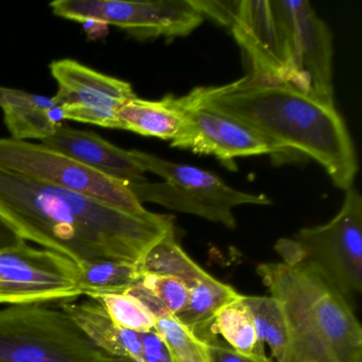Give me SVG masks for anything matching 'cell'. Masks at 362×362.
Here are the masks:
<instances>
[{"label": "cell", "mask_w": 362, "mask_h": 362, "mask_svg": "<svg viewBox=\"0 0 362 362\" xmlns=\"http://www.w3.org/2000/svg\"><path fill=\"white\" fill-rule=\"evenodd\" d=\"M0 219L33 241L82 264H139L175 228L173 217L136 215L77 192L0 168Z\"/></svg>", "instance_id": "obj_1"}, {"label": "cell", "mask_w": 362, "mask_h": 362, "mask_svg": "<svg viewBox=\"0 0 362 362\" xmlns=\"http://www.w3.org/2000/svg\"><path fill=\"white\" fill-rule=\"evenodd\" d=\"M184 97L245 124L279 154L296 151L321 165L336 187H353L358 160L353 139L334 103L277 80L245 76L221 86H200Z\"/></svg>", "instance_id": "obj_2"}, {"label": "cell", "mask_w": 362, "mask_h": 362, "mask_svg": "<svg viewBox=\"0 0 362 362\" xmlns=\"http://www.w3.org/2000/svg\"><path fill=\"white\" fill-rule=\"evenodd\" d=\"M287 324L283 362H362V328L354 306L319 274L283 262L256 268Z\"/></svg>", "instance_id": "obj_3"}, {"label": "cell", "mask_w": 362, "mask_h": 362, "mask_svg": "<svg viewBox=\"0 0 362 362\" xmlns=\"http://www.w3.org/2000/svg\"><path fill=\"white\" fill-rule=\"evenodd\" d=\"M281 262L309 269L338 290L351 305L362 291V199L345 190L342 206L321 226L300 228L274 247Z\"/></svg>", "instance_id": "obj_4"}, {"label": "cell", "mask_w": 362, "mask_h": 362, "mask_svg": "<svg viewBox=\"0 0 362 362\" xmlns=\"http://www.w3.org/2000/svg\"><path fill=\"white\" fill-rule=\"evenodd\" d=\"M145 173L162 177L160 182H129L137 200L156 203L171 211L198 216L230 230L236 228L234 209L241 205H270L264 194L235 189L211 171L177 164L154 154L135 150Z\"/></svg>", "instance_id": "obj_5"}, {"label": "cell", "mask_w": 362, "mask_h": 362, "mask_svg": "<svg viewBox=\"0 0 362 362\" xmlns=\"http://www.w3.org/2000/svg\"><path fill=\"white\" fill-rule=\"evenodd\" d=\"M63 309L44 304L0 309V362H110Z\"/></svg>", "instance_id": "obj_6"}, {"label": "cell", "mask_w": 362, "mask_h": 362, "mask_svg": "<svg viewBox=\"0 0 362 362\" xmlns=\"http://www.w3.org/2000/svg\"><path fill=\"white\" fill-rule=\"evenodd\" d=\"M0 168L83 194L129 213H149L129 187V182L99 173L42 144L0 139Z\"/></svg>", "instance_id": "obj_7"}, {"label": "cell", "mask_w": 362, "mask_h": 362, "mask_svg": "<svg viewBox=\"0 0 362 362\" xmlns=\"http://www.w3.org/2000/svg\"><path fill=\"white\" fill-rule=\"evenodd\" d=\"M283 45L287 83L334 103L332 35L306 0H271Z\"/></svg>", "instance_id": "obj_8"}, {"label": "cell", "mask_w": 362, "mask_h": 362, "mask_svg": "<svg viewBox=\"0 0 362 362\" xmlns=\"http://www.w3.org/2000/svg\"><path fill=\"white\" fill-rule=\"evenodd\" d=\"M49 6L59 18L117 27L139 40L186 37L204 21L192 0H57Z\"/></svg>", "instance_id": "obj_9"}, {"label": "cell", "mask_w": 362, "mask_h": 362, "mask_svg": "<svg viewBox=\"0 0 362 362\" xmlns=\"http://www.w3.org/2000/svg\"><path fill=\"white\" fill-rule=\"evenodd\" d=\"M80 296L79 268L69 258L26 241L0 250V304L71 302Z\"/></svg>", "instance_id": "obj_10"}, {"label": "cell", "mask_w": 362, "mask_h": 362, "mask_svg": "<svg viewBox=\"0 0 362 362\" xmlns=\"http://www.w3.org/2000/svg\"><path fill=\"white\" fill-rule=\"evenodd\" d=\"M49 69L58 83L54 99L62 119L118 129V111L136 97L129 82L71 59L54 61Z\"/></svg>", "instance_id": "obj_11"}, {"label": "cell", "mask_w": 362, "mask_h": 362, "mask_svg": "<svg viewBox=\"0 0 362 362\" xmlns=\"http://www.w3.org/2000/svg\"><path fill=\"white\" fill-rule=\"evenodd\" d=\"M183 99L186 122L170 146L196 154L213 156L223 163L237 158L279 154L257 133L228 116L211 110L192 107Z\"/></svg>", "instance_id": "obj_12"}, {"label": "cell", "mask_w": 362, "mask_h": 362, "mask_svg": "<svg viewBox=\"0 0 362 362\" xmlns=\"http://www.w3.org/2000/svg\"><path fill=\"white\" fill-rule=\"evenodd\" d=\"M251 75L287 82L285 54L271 0H241L230 28Z\"/></svg>", "instance_id": "obj_13"}, {"label": "cell", "mask_w": 362, "mask_h": 362, "mask_svg": "<svg viewBox=\"0 0 362 362\" xmlns=\"http://www.w3.org/2000/svg\"><path fill=\"white\" fill-rule=\"evenodd\" d=\"M42 145L62 152L90 168L126 182L145 181V170L135 150H124L105 141L96 133L77 130L61 124Z\"/></svg>", "instance_id": "obj_14"}, {"label": "cell", "mask_w": 362, "mask_h": 362, "mask_svg": "<svg viewBox=\"0 0 362 362\" xmlns=\"http://www.w3.org/2000/svg\"><path fill=\"white\" fill-rule=\"evenodd\" d=\"M186 112L182 97L168 95L160 100H145L136 96L118 111V129L171 143L183 130Z\"/></svg>", "instance_id": "obj_15"}, {"label": "cell", "mask_w": 362, "mask_h": 362, "mask_svg": "<svg viewBox=\"0 0 362 362\" xmlns=\"http://www.w3.org/2000/svg\"><path fill=\"white\" fill-rule=\"evenodd\" d=\"M243 296L232 286L211 275L189 289L187 304L173 317L200 338L213 330L214 320L220 310Z\"/></svg>", "instance_id": "obj_16"}, {"label": "cell", "mask_w": 362, "mask_h": 362, "mask_svg": "<svg viewBox=\"0 0 362 362\" xmlns=\"http://www.w3.org/2000/svg\"><path fill=\"white\" fill-rule=\"evenodd\" d=\"M139 267L144 274L166 275L180 279L188 290L211 276L177 243L175 228L147 252Z\"/></svg>", "instance_id": "obj_17"}, {"label": "cell", "mask_w": 362, "mask_h": 362, "mask_svg": "<svg viewBox=\"0 0 362 362\" xmlns=\"http://www.w3.org/2000/svg\"><path fill=\"white\" fill-rule=\"evenodd\" d=\"M243 298L224 307L216 315L213 323L214 334L221 337L226 345L245 357L258 362H273L267 356L264 346L258 339Z\"/></svg>", "instance_id": "obj_18"}, {"label": "cell", "mask_w": 362, "mask_h": 362, "mask_svg": "<svg viewBox=\"0 0 362 362\" xmlns=\"http://www.w3.org/2000/svg\"><path fill=\"white\" fill-rule=\"evenodd\" d=\"M82 296L126 292L143 277L139 264L120 260H96L77 264Z\"/></svg>", "instance_id": "obj_19"}, {"label": "cell", "mask_w": 362, "mask_h": 362, "mask_svg": "<svg viewBox=\"0 0 362 362\" xmlns=\"http://www.w3.org/2000/svg\"><path fill=\"white\" fill-rule=\"evenodd\" d=\"M256 334L262 345H268L273 362H283L288 346L287 324L279 303L272 296H243Z\"/></svg>", "instance_id": "obj_20"}, {"label": "cell", "mask_w": 362, "mask_h": 362, "mask_svg": "<svg viewBox=\"0 0 362 362\" xmlns=\"http://www.w3.org/2000/svg\"><path fill=\"white\" fill-rule=\"evenodd\" d=\"M114 324L134 332H145L156 328V320L149 310L128 292L94 296Z\"/></svg>", "instance_id": "obj_21"}, {"label": "cell", "mask_w": 362, "mask_h": 362, "mask_svg": "<svg viewBox=\"0 0 362 362\" xmlns=\"http://www.w3.org/2000/svg\"><path fill=\"white\" fill-rule=\"evenodd\" d=\"M156 332L164 339L177 362H211L206 342L173 315L156 319Z\"/></svg>", "instance_id": "obj_22"}, {"label": "cell", "mask_w": 362, "mask_h": 362, "mask_svg": "<svg viewBox=\"0 0 362 362\" xmlns=\"http://www.w3.org/2000/svg\"><path fill=\"white\" fill-rule=\"evenodd\" d=\"M139 283L173 315L187 304L189 290L180 279L166 275L144 274Z\"/></svg>", "instance_id": "obj_23"}, {"label": "cell", "mask_w": 362, "mask_h": 362, "mask_svg": "<svg viewBox=\"0 0 362 362\" xmlns=\"http://www.w3.org/2000/svg\"><path fill=\"white\" fill-rule=\"evenodd\" d=\"M0 107L8 110H29L35 107L56 109L54 97L39 96L24 90L0 86Z\"/></svg>", "instance_id": "obj_24"}, {"label": "cell", "mask_w": 362, "mask_h": 362, "mask_svg": "<svg viewBox=\"0 0 362 362\" xmlns=\"http://www.w3.org/2000/svg\"><path fill=\"white\" fill-rule=\"evenodd\" d=\"M196 9L203 18H209L218 24L230 28L236 14L239 1H207V0H192Z\"/></svg>", "instance_id": "obj_25"}, {"label": "cell", "mask_w": 362, "mask_h": 362, "mask_svg": "<svg viewBox=\"0 0 362 362\" xmlns=\"http://www.w3.org/2000/svg\"><path fill=\"white\" fill-rule=\"evenodd\" d=\"M143 362H177L164 339L156 332H141Z\"/></svg>", "instance_id": "obj_26"}, {"label": "cell", "mask_w": 362, "mask_h": 362, "mask_svg": "<svg viewBox=\"0 0 362 362\" xmlns=\"http://www.w3.org/2000/svg\"><path fill=\"white\" fill-rule=\"evenodd\" d=\"M203 341L206 342L211 362H258L230 349L214 332H209Z\"/></svg>", "instance_id": "obj_27"}, {"label": "cell", "mask_w": 362, "mask_h": 362, "mask_svg": "<svg viewBox=\"0 0 362 362\" xmlns=\"http://www.w3.org/2000/svg\"><path fill=\"white\" fill-rule=\"evenodd\" d=\"M25 241L8 224L0 219V250L14 247Z\"/></svg>", "instance_id": "obj_28"}, {"label": "cell", "mask_w": 362, "mask_h": 362, "mask_svg": "<svg viewBox=\"0 0 362 362\" xmlns=\"http://www.w3.org/2000/svg\"><path fill=\"white\" fill-rule=\"evenodd\" d=\"M110 362H131L128 360L122 359V358L111 357Z\"/></svg>", "instance_id": "obj_29"}]
</instances>
